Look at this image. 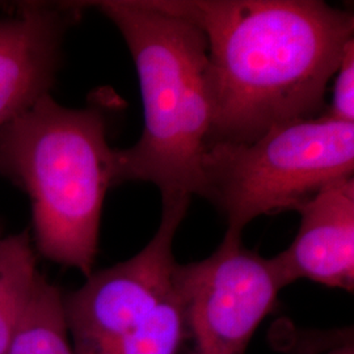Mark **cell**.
Instances as JSON below:
<instances>
[{
  "label": "cell",
  "instance_id": "12",
  "mask_svg": "<svg viewBox=\"0 0 354 354\" xmlns=\"http://www.w3.org/2000/svg\"><path fill=\"white\" fill-rule=\"evenodd\" d=\"M323 114L330 118L354 124V39L344 51L342 62L335 74L332 100Z\"/></svg>",
  "mask_w": 354,
  "mask_h": 354
},
{
  "label": "cell",
  "instance_id": "10",
  "mask_svg": "<svg viewBox=\"0 0 354 354\" xmlns=\"http://www.w3.org/2000/svg\"><path fill=\"white\" fill-rule=\"evenodd\" d=\"M8 354H74L64 315V294L41 277Z\"/></svg>",
  "mask_w": 354,
  "mask_h": 354
},
{
  "label": "cell",
  "instance_id": "2",
  "mask_svg": "<svg viewBox=\"0 0 354 354\" xmlns=\"http://www.w3.org/2000/svg\"><path fill=\"white\" fill-rule=\"evenodd\" d=\"M127 42L140 82L145 124L138 142L115 150V185L153 184L162 203L201 196L203 159L212 146L215 97L207 44L183 17L149 0L87 3Z\"/></svg>",
  "mask_w": 354,
  "mask_h": 354
},
{
  "label": "cell",
  "instance_id": "6",
  "mask_svg": "<svg viewBox=\"0 0 354 354\" xmlns=\"http://www.w3.org/2000/svg\"><path fill=\"white\" fill-rule=\"evenodd\" d=\"M190 201L162 203L151 241L122 263L93 272L64 295L74 354H99L137 328L175 288L174 241Z\"/></svg>",
  "mask_w": 354,
  "mask_h": 354
},
{
  "label": "cell",
  "instance_id": "9",
  "mask_svg": "<svg viewBox=\"0 0 354 354\" xmlns=\"http://www.w3.org/2000/svg\"><path fill=\"white\" fill-rule=\"evenodd\" d=\"M41 277L29 232H0V354H8Z\"/></svg>",
  "mask_w": 354,
  "mask_h": 354
},
{
  "label": "cell",
  "instance_id": "13",
  "mask_svg": "<svg viewBox=\"0 0 354 354\" xmlns=\"http://www.w3.org/2000/svg\"><path fill=\"white\" fill-rule=\"evenodd\" d=\"M324 354H354L353 342H345V344H342L340 346H336L335 349H332V351H329V352Z\"/></svg>",
  "mask_w": 354,
  "mask_h": 354
},
{
  "label": "cell",
  "instance_id": "11",
  "mask_svg": "<svg viewBox=\"0 0 354 354\" xmlns=\"http://www.w3.org/2000/svg\"><path fill=\"white\" fill-rule=\"evenodd\" d=\"M184 340L183 304L175 285L137 328L99 354H178Z\"/></svg>",
  "mask_w": 354,
  "mask_h": 354
},
{
  "label": "cell",
  "instance_id": "3",
  "mask_svg": "<svg viewBox=\"0 0 354 354\" xmlns=\"http://www.w3.org/2000/svg\"><path fill=\"white\" fill-rule=\"evenodd\" d=\"M115 149L100 108H67L51 95L0 127V175L30 201L33 241L59 266L93 273Z\"/></svg>",
  "mask_w": 354,
  "mask_h": 354
},
{
  "label": "cell",
  "instance_id": "5",
  "mask_svg": "<svg viewBox=\"0 0 354 354\" xmlns=\"http://www.w3.org/2000/svg\"><path fill=\"white\" fill-rule=\"evenodd\" d=\"M175 285L189 354H245L288 286L274 257L248 250L231 231L209 257L177 264Z\"/></svg>",
  "mask_w": 354,
  "mask_h": 354
},
{
  "label": "cell",
  "instance_id": "4",
  "mask_svg": "<svg viewBox=\"0 0 354 354\" xmlns=\"http://www.w3.org/2000/svg\"><path fill=\"white\" fill-rule=\"evenodd\" d=\"M354 124L320 114L273 127L245 143H214L203 159V188L243 234L254 218L297 210L317 192L353 176Z\"/></svg>",
  "mask_w": 354,
  "mask_h": 354
},
{
  "label": "cell",
  "instance_id": "7",
  "mask_svg": "<svg viewBox=\"0 0 354 354\" xmlns=\"http://www.w3.org/2000/svg\"><path fill=\"white\" fill-rule=\"evenodd\" d=\"M79 3L24 1L0 17V127L50 95Z\"/></svg>",
  "mask_w": 354,
  "mask_h": 354
},
{
  "label": "cell",
  "instance_id": "1",
  "mask_svg": "<svg viewBox=\"0 0 354 354\" xmlns=\"http://www.w3.org/2000/svg\"><path fill=\"white\" fill-rule=\"evenodd\" d=\"M197 26L214 87L212 145L245 143L273 127L314 118L354 16L320 0H149Z\"/></svg>",
  "mask_w": 354,
  "mask_h": 354
},
{
  "label": "cell",
  "instance_id": "8",
  "mask_svg": "<svg viewBox=\"0 0 354 354\" xmlns=\"http://www.w3.org/2000/svg\"><path fill=\"white\" fill-rule=\"evenodd\" d=\"M295 212L301 214L297 236L274 256L286 285L310 279L353 292L354 177L329 183Z\"/></svg>",
  "mask_w": 354,
  "mask_h": 354
}]
</instances>
